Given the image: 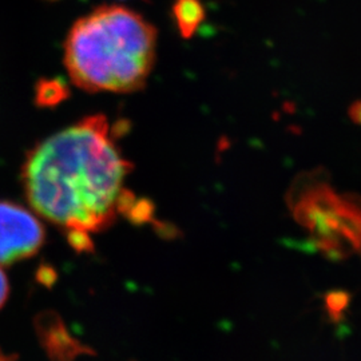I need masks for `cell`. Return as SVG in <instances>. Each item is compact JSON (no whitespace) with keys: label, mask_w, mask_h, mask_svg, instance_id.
<instances>
[{"label":"cell","mask_w":361,"mask_h":361,"mask_svg":"<svg viewBox=\"0 0 361 361\" xmlns=\"http://www.w3.org/2000/svg\"><path fill=\"white\" fill-rule=\"evenodd\" d=\"M130 171L109 121L92 116L30 150L22 182L32 209L82 252L91 249L94 234L134 209L125 186Z\"/></svg>","instance_id":"1"},{"label":"cell","mask_w":361,"mask_h":361,"mask_svg":"<svg viewBox=\"0 0 361 361\" xmlns=\"http://www.w3.org/2000/svg\"><path fill=\"white\" fill-rule=\"evenodd\" d=\"M43 225L31 212L0 201V265H10L37 255L44 243Z\"/></svg>","instance_id":"3"},{"label":"cell","mask_w":361,"mask_h":361,"mask_svg":"<svg viewBox=\"0 0 361 361\" xmlns=\"http://www.w3.org/2000/svg\"><path fill=\"white\" fill-rule=\"evenodd\" d=\"M173 15L182 37L190 38L205 18V10L200 0H176Z\"/></svg>","instance_id":"4"},{"label":"cell","mask_w":361,"mask_h":361,"mask_svg":"<svg viewBox=\"0 0 361 361\" xmlns=\"http://www.w3.org/2000/svg\"><path fill=\"white\" fill-rule=\"evenodd\" d=\"M157 31L142 15L107 4L79 18L65 42L66 70L89 92L142 89L155 62Z\"/></svg>","instance_id":"2"},{"label":"cell","mask_w":361,"mask_h":361,"mask_svg":"<svg viewBox=\"0 0 361 361\" xmlns=\"http://www.w3.org/2000/svg\"><path fill=\"white\" fill-rule=\"evenodd\" d=\"M8 293H10V285H8L7 276L4 274V271H1V268H0V308L7 301Z\"/></svg>","instance_id":"5"},{"label":"cell","mask_w":361,"mask_h":361,"mask_svg":"<svg viewBox=\"0 0 361 361\" xmlns=\"http://www.w3.org/2000/svg\"><path fill=\"white\" fill-rule=\"evenodd\" d=\"M0 361H15V357H13V356H7V355H4V353L0 352Z\"/></svg>","instance_id":"6"}]
</instances>
